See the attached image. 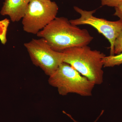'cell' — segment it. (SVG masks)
I'll return each instance as SVG.
<instances>
[{"label":"cell","instance_id":"12","mask_svg":"<svg viewBox=\"0 0 122 122\" xmlns=\"http://www.w3.org/2000/svg\"><path fill=\"white\" fill-rule=\"evenodd\" d=\"M115 12L114 15L118 17L122 21V2L115 7Z\"/></svg>","mask_w":122,"mask_h":122},{"label":"cell","instance_id":"11","mask_svg":"<svg viewBox=\"0 0 122 122\" xmlns=\"http://www.w3.org/2000/svg\"><path fill=\"white\" fill-rule=\"evenodd\" d=\"M102 6L115 7L122 2V0H101Z\"/></svg>","mask_w":122,"mask_h":122},{"label":"cell","instance_id":"4","mask_svg":"<svg viewBox=\"0 0 122 122\" xmlns=\"http://www.w3.org/2000/svg\"><path fill=\"white\" fill-rule=\"evenodd\" d=\"M58 7L51 0H31L22 18L23 30L36 34L56 17Z\"/></svg>","mask_w":122,"mask_h":122},{"label":"cell","instance_id":"2","mask_svg":"<svg viewBox=\"0 0 122 122\" xmlns=\"http://www.w3.org/2000/svg\"><path fill=\"white\" fill-rule=\"evenodd\" d=\"M62 52L64 55L63 62L72 66L95 85L103 83L102 59L106 56L103 53L92 50L87 46L68 48Z\"/></svg>","mask_w":122,"mask_h":122},{"label":"cell","instance_id":"7","mask_svg":"<svg viewBox=\"0 0 122 122\" xmlns=\"http://www.w3.org/2000/svg\"><path fill=\"white\" fill-rule=\"evenodd\" d=\"M31 0H5L0 14L8 15L12 22H18L22 19Z\"/></svg>","mask_w":122,"mask_h":122},{"label":"cell","instance_id":"5","mask_svg":"<svg viewBox=\"0 0 122 122\" xmlns=\"http://www.w3.org/2000/svg\"><path fill=\"white\" fill-rule=\"evenodd\" d=\"M24 45L33 64L41 68L49 76L63 62V53L53 50L44 38L33 39Z\"/></svg>","mask_w":122,"mask_h":122},{"label":"cell","instance_id":"9","mask_svg":"<svg viewBox=\"0 0 122 122\" xmlns=\"http://www.w3.org/2000/svg\"><path fill=\"white\" fill-rule=\"evenodd\" d=\"M9 24V20L7 18L0 21V41L3 45L7 42L6 35Z\"/></svg>","mask_w":122,"mask_h":122},{"label":"cell","instance_id":"1","mask_svg":"<svg viewBox=\"0 0 122 122\" xmlns=\"http://www.w3.org/2000/svg\"><path fill=\"white\" fill-rule=\"evenodd\" d=\"M36 35L45 39L53 50L59 52L87 46L93 39L86 30L72 25L63 17H56Z\"/></svg>","mask_w":122,"mask_h":122},{"label":"cell","instance_id":"6","mask_svg":"<svg viewBox=\"0 0 122 122\" xmlns=\"http://www.w3.org/2000/svg\"><path fill=\"white\" fill-rule=\"evenodd\" d=\"M74 9L81 16L79 18L70 20V23L77 26L87 25L94 27L108 40L110 44V55H114V45L116 39L122 31V21L119 20L116 21H110L96 17L93 15L96 10L86 11L76 6L74 7Z\"/></svg>","mask_w":122,"mask_h":122},{"label":"cell","instance_id":"10","mask_svg":"<svg viewBox=\"0 0 122 122\" xmlns=\"http://www.w3.org/2000/svg\"><path fill=\"white\" fill-rule=\"evenodd\" d=\"M122 52V31L116 39L114 45V54L115 55Z\"/></svg>","mask_w":122,"mask_h":122},{"label":"cell","instance_id":"3","mask_svg":"<svg viewBox=\"0 0 122 122\" xmlns=\"http://www.w3.org/2000/svg\"><path fill=\"white\" fill-rule=\"evenodd\" d=\"M48 82L56 88L59 94L62 96L75 93L83 96H91L95 86L72 66L64 62L49 76Z\"/></svg>","mask_w":122,"mask_h":122},{"label":"cell","instance_id":"13","mask_svg":"<svg viewBox=\"0 0 122 122\" xmlns=\"http://www.w3.org/2000/svg\"><path fill=\"white\" fill-rule=\"evenodd\" d=\"M104 110H102V112H101V113H100V115L98 117H97V119H96V120H95V121H94L93 122H97V121H98V119H99V118H100V117H101V116H102V115L103 114V113H104ZM63 113H64L66 114V115L68 116V117H70V118L71 119H72V120H73V122H77V121H76V120H75L74 118H73L72 117V116H71V115H70L69 114L67 113H66V112H63Z\"/></svg>","mask_w":122,"mask_h":122},{"label":"cell","instance_id":"8","mask_svg":"<svg viewBox=\"0 0 122 122\" xmlns=\"http://www.w3.org/2000/svg\"><path fill=\"white\" fill-rule=\"evenodd\" d=\"M103 67H113L122 64V52L114 55L105 56L102 59Z\"/></svg>","mask_w":122,"mask_h":122}]
</instances>
